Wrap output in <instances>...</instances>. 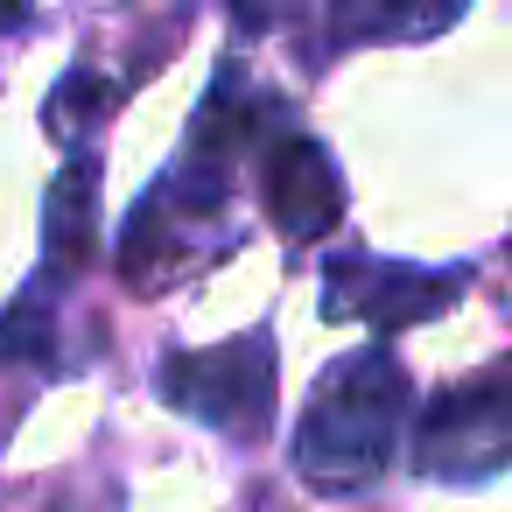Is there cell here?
I'll use <instances>...</instances> for the list:
<instances>
[{"label": "cell", "mask_w": 512, "mask_h": 512, "mask_svg": "<svg viewBox=\"0 0 512 512\" xmlns=\"http://www.w3.org/2000/svg\"><path fill=\"white\" fill-rule=\"evenodd\" d=\"M407 421V372L386 337L330 365L295 421V470L316 491H365L386 477Z\"/></svg>", "instance_id": "obj_1"}, {"label": "cell", "mask_w": 512, "mask_h": 512, "mask_svg": "<svg viewBox=\"0 0 512 512\" xmlns=\"http://www.w3.org/2000/svg\"><path fill=\"white\" fill-rule=\"evenodd\" d=\"M155 386L169 407H183L225 435H260L274 421V337L246 330L211 351H176V358H162Z\"/></svg>", "instance_id": "obj_2"}, {"label": "cell", "mask_w": 512, "mask_h": 512, "mask_svg": "<svg viewBox=\"0 0 512 512\" xmlns=\"http://www.w3.org/2000/svg\"><path fill=\"white\" fill-rule=\"evenodd\" d=\"M414 463L428 477H484V470L512 463V365H491V372L435 393V407L421 414Z\"/></svg>", "instance_id": "obj_3"}, {"label": "cell", "mask_w": 512, "mask_h": 512, "mask_svg": "<svg viewBox=\"0 0 512 512\" xmlns=\"http://www.w3.org/2000/svg\"><path fill=\"white\" fill-rule=\"evenodd\" d=\"M463 281H470L463 267H456V274H428V267H393V260H365V253H351V260L330 267V295H323V309L365 323L372 337H393V330H407V323L442 316V309L463 295Z\"/></svg>", "instance_id": "obj_4"}, {"label": "cell", "mask_w": 512, "mask_h": 512, "mask_svg": "<svg viewBox=\"0 0 512 512\" xmlns=\"http://www.w3.org/2000/svg\"><path fill=\"white\" fill-rule=\"evenodd\" d=\"M260 197H267V218H274L288 239H323V232L344 218V183H337L323 141H309V134H281V141L267 148Z\"/></svg>", "instance_id": "obj_5"}, {"label": "cell", "mask_w": 512, "mask_h": 512, "mask_svg": "<svg viewBox=\"0 0 512 512\" xmlns=\"http://www.w3.org/2000/svg\"><path fill=\"white\" fill-rule=\"evenodd\" d=\"M463 15V0H337V43H421Z\"/></svg>", "instance_id": "obj_6"}, {"label": "cell", "mask_w": 512, "mask_h": 512, "mask_svg": "<svg viewBox=\"0 0 512 512\" xmlns=\"http://www.w3.org/2000/svg\"><path fill=\"white\" fill-rule=\"evenodd\" d=\"M92 197H99V169L78 155V162L64 169V183L50 190V253H57L64 267H78V260L92 253Z\"/></svg>", "instance_id": "obj_7"}, {"label": "cell", "mask_w": 512, "mask_h": 512, "mask_svg": "<svg viewBox=\"0 0 512 512\" xmlns=\"http://www.w3.org/2000/svg\"><path fill=\"white\" fill-rule=\"evenodd\" d=\"M0 358H50V323H43L36 295L0 316Z\"/></svg>", "instance_id": "obj_8"}, {"label": "cell", "mask_w": 512, "mask_h": 512, "mask_svg": "<svg viewBox=\"0 0 512 512\" xmlns=\"http://www.w3.org/2000/svg\"><path fill=\"white\" fill-rule=\"evenodd\" d=\"M232 8V22L246 29V36H267V29H281L288 15H302V0H225Z\"/></svg>", "instance_id": "obj_9"}, {"label": "cell", "mask_w": 512, "mask_h": 512, "mask_svg": "<svg viewBox=\"0 0 512 512\" xmlns=\"http://www.w3.org/2000/svg\"><path fill=\"white\" fill-rule=\"evenodd\" d=\"M29 22V0H0V29H22Z\"/></svg>", "instance_id": "obj_10"}]
</instances>
